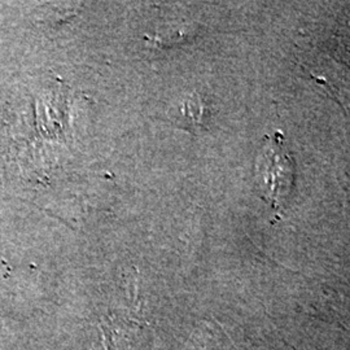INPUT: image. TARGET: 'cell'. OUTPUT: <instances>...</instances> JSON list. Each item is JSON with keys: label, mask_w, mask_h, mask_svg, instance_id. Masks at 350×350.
Listing matches in <instances>:
<instances>
[{"label": "cell", "mask_w": 350, "mask_h": 350, "mask_svg": "<svg viewBox=\"0 0 350 350\" xmlns=\"http://www.w3.org/2000/svg\"><path fill=\"white\" fill-rule=\"evenodd\" d=\"M295 160L280 133L263 142L256 163V185L260 195L273 206L287 202L295 186Z\"/></svg>", "instance_id": "obj_1"}]
</instances>
